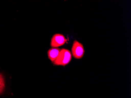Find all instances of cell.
Instances as JSON below:
<instances>
[{"mask_svg": "<svg viewBox=\"0 0 131 98\" xmlns=\"http://www.w3.org/2000/svg\"><path fill=\"white\" fill-rule=\"evenodd\" d=\"M61 49L59 48H52L48 51V56L49 59L53 63L58 56Z\"/></svg>", "mask_w": 131, "mask_h": 98, "instance_id": "277c9868", "label": "cell"}, {"mask_svg": "<svg viewBox=\"0 0 131 98\" xmlns=\"http://www.w3.org/2000/svg\"><path fill=\"white\" fill-rule=\"evenodd\" d=\"M5 88V82L3 76L0 73V95L3 93Z\"/></svg>", "mask_w": 131, "mask_h": 98, "instance_id": "5b68a950", "label": "cell"}, {"mask_svg": "<svg viewBox=\"0 0 131 98\" xmlns=\"http://www.w3.org/2000/svg\"><path fill=\"white\" fill-rule=\"evenodd\" d=\"M84 51L83 45L77 40H74L71 48V52L73 57L78 59H81L84 56Z\"/></svg>", "mask_w": 131, "mask_h": 98, "instance_id": "7a4b0ae2", "label": "cell"}, {"mask_svg": "<svg viewBox=\"0 0 131 98\" xmlns=\"http://www.w3.org/2000/svg\"><path fill=\"white\" fill-rule=\"evenodd\" d=\"M67 42L64 35L60 34H56L53 36L51 41V46L56 48L63 45Z\"/></svg>", "mask_w": 131, "mask_h": 98, "instance_id": "3957f363", "label": "cell"}, {"mask_svg": "<svg viewBox=\"0 0 131 98\" xmlns=\"http://www.w3.org/2000/svg\"><path fill=\"white\" fill-rule=\"evenodd\" d=\"M71 58L70 51L66 49L62 48L58 56L53 63L57 66H64L69 63Z\"/></svg>", "mask_w": 131, "mask_h": 98, "instance_id": "6da1fadb", "label": "cell"}]
</instances>
